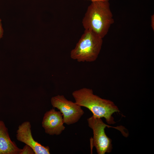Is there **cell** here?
I'll return each instance as SVG.
<instances>
[{
    "mask_svg": "<svg viewBox=\"0 0 154 154\" xmlns=\"http://www.w3.org/2000/svg\"><path fill=\"white\" fill-rule=\"evenodd\" d=\"M3 33V30L2 28L1 20L0 19V39L2 37Z\"/></svg>",
    "mask_w": 154,
    "mask_h": 154,
    "instance_id": "30bf717a",
    "label": "cell"
},
{
    "mask_svg": "<svg viewBox=\"0 0 154 154\" xmlns=\"http://www.w3.org/2000/svg\"><path fill=\"white\" fill-rule=\"evenodd\" d=\"M91 1L92 2L97 1H109V0H87Z\"/></svg>",
    "mask_w": 154,
    "mask_h": 154,
    "instance_id": "7c38bea8",
    "label": "cell"
},
{
    "mask_svg": "<svg viewBox=\"0 0 154 154\" xmlns=\"http://www.w3.org/2000/svg\"><path fill=\"white\" fill-rule=\"evenodd\" d=\"M53 107L56 108L62 114L64 123L70 125L77 122L84 113L81 106L67 99L63 95H58L51 99Z\"/></svg>",
    "mask_w": 154,
    "mask_h": 154,
    "instance_id": "5b68a950",
    "label": "cell"
},
{
    "mask_svg": "<svg viewBox=\"0 0 154 154\" xmlns=\"http://www.w3.org/2000/svg\"><path fill=\"white\" fill-rule=\"evenodd\" d=\"M21 150L11 139L4 122L0 120V154H19Z\"/></svg>",
    "mask_w": 154,
    "mask_h": 154,
    "instance_id": "ba28073f",
    "label": "cell"
},
{
    "mask_svg": "<svg viewBox=\"0 0 154 154\" xmlns=\"http://www.w3.org/2000/svg\"><path fill=\"white\" fill-rule=\"evenodd\" d=\"M151 27L154 31V15H153L151 17Z\"/></svg>",
    "mask_w": 154,
    "mask_h": 154,
    "instance_id": "8fae6325",
    "label": "cell"
},
{
    "mask_svg": "<svg viewBox=\"0 0 154 154\" xmlns=\"http://www.w3.org/2000/svg\"><path fill=\"white\" fill-rule=\"evenodd\" d=\"M88 126L93 131V136L91 139V146L94 147L98 154L110 152L112 148V141L105 132L106 127H112L104 123L100 118L93 115L87 119Z\"/></svg>",
    "mask_w": 154,
    "mask_h": 154,
    "instance_id": "277c9868",
    "label": "cell"
},
{
    "mask_svg": "<svg viewBox=\"0 0 154 154\" xmlns=\"http://www.w3.org/2000/svg\"><path fill=\"white\" fill-rule=\"evenodd\" d=\"M114 22L109 1L92 2L82 22L85 30L91 31L102 38Z\"/></svg>",
    "mask_w": 154,
    "mask_h": 154,
    "instance_id": "7a4b0ae2",
    "label": "cell"
},
{
    "mask_svg": "<svg viewBox=\"0 0 154 154\" xmlns=\"http://www.w3.org/2000/svg\"><path fill=\"white\" fill-rule=\"evenodd\" d=\"M103 38L94 32L85 30L74 48L71 58L79 62H92L97 58L101 49Z\"/></svg>",
    "mask_w": 154,
    "mask_h": 154,
    "instance_id": "3957f363",
    "label": "cell"
},
{
    "mask_svg": "<svg viewBox=\"0 0 154 154\" xmlns=\"http://www.w3.org/2000/svg\"><path fill=\"white\" fill-rule=\"evenodd\" d=\"M72 94L76 104L88 109L94 116L104 118L108 124L115 123L112 115L120 111L112 101L100 98L94 94L92 89L86 88L75 90Z\"/></svg>",
    "mask_w": 154,
    "mask_h": 154,
    "instance_id": "6da1fadb",
    "label": "cell"
},
{
    "mask_svg": "<svg viewBox=\"0 0 154 154\" xmlns=\"http://www.w3.org/2000/svg\"><path fill=\"white\" fill-rule=\"evenodd\" d=\"M64 123L62 113L52 109L44 114L42 125L46 133L58 135L65 129Z\"/></svg>",
    "mask_w": 154,
    "mask_h": 154,
    "instance_id": "52a82bcc",
    "label": "cell"
},
{
    "mask_svg": "<svg viewBox=\"0 0 154 154\" xmlns=\"http://www.w3.org/2000/svg\"><path fill=\"white\" fill-rule=\"evenodd\" d=\"M30 122L26 121L19 125L17 131L16 137L19 141L30 146L35 154H50V148L35 141L32 136Z\"/></svg>",
    "mask_w": 154,
    "mask_h": 154,
    "instance_id": "8992f818",
    "label": "cell"
},
{
    "mask_svg": "<svg viewBox=\"0 0 154 154\" xmlns=\"http://www.w3.org/2000/svg\"><path fill=\"white\" fill-rule=\"evenodd\" d=\"M19 154H35L33 149L29 146L26 144L21 149Z\"/></svg>",
    "mask_w": 154,
    "mask_h": 154,
    "instance_id": "9c48e42d",
    "label": "cell"
}]
</instances>
